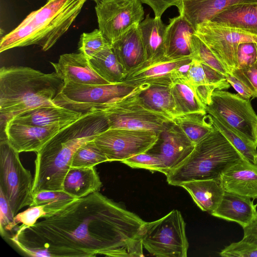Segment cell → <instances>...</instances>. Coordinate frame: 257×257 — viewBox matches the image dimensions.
I'll list each match as a JSON object with an SVG mask.
<instances>
[{"label": "cell", "mask_w": 257, "mask_h": 257, "mask_svg": "<svg viewBox=\"0 0 257 257\" xmlns=\"http://www.w3.org/2000/svg\"><path fill=\"white\" fill-rule=\"evenodd\" d=\"M144 222L96 192L32 225H21L10 239L32 256H142Z\"/></svg>", "instance_id": "cell-1"}, {"label": "cell", "mask_w": 257, "mask_h": 257, "mask_svg": "<svg viewBox=\"0 0 257 257\" xmlns=\"http://www.w3.org/2000/svg\"><path fill=\"white\" fill-rule=\"evenodd\" d=\"M109 128L102 111L85 112L61 129L37 152L33 178L34 194L45 190L63 191V183L77 149Z\"/></svg>", "instance_id": "cell-2"}, {"label": "cell", "mask_w": 257, "mask_h": 257, "mask_svg": "<svg viewBox=\"0 0 257 257\" xmlns=\"http://www.w3.org/2000/svg\"><path fill=\"white\" fill-rule=\"evenodd\" d=\"M64 81L55 72L44 73L26 66L3 67L0 69V125L31 109L57 106L53 99Z\"/></svg>", "instance_id": "cell-3"}, {"label": "cell", "mask_w": 257, "mask_h": 257, "mask_svg": "<svg viewBox=\"0 0 257 257\" xmlns=\"http://www.w3.org/2000/svg\"><path fill=\"white\" fill-rule=\"evenodd\" d=\"M87 1H47L1 38L0 52L32 45L48 50L68 30Z\"/></svg>", "instance_id": "cell-4"}, {"label": "cell", "mask_w": 257, "mask_h": 257, "mask_svg": "<svg viewBox=\"0 0 257 257\" xmlns=\"http://www.w3.org/2000/svg\"><path fill=\"white\" fill-rule=\"evenodd\" d=\"M242 158L214 126L212 132L195 145L185 161L166 175L167 181L171 185L180 186L194 180L219 179L224 170Z\"/></svg>", "instance_id": "cell-5"}, {"label": "cell", "mask_w": 257, "mask_h": 257, "mask_svg": "<svg viewBox=\"0 0 257 257\" xmlns=\"http://www.w3.org/2000/svg\"><path fill=\"white\" fill-rule=\"evenodd\" d=\"M136 87L130 93L114 98L97 110L104 113L110 128L146 130L160 135L173 122L174 118L150 108Z\"/></svg>", "instance_id": "cell-6"}, {"label": "cell", "mask_w": 257, "mask_h": 257, "mask_svg": "<svg viewBox=\"0 0 257 257\" xmlns=\"http://www.w3.org/2000/svg\"><path fill=\"white\" fill-rule=\"evenodd\" d=\"M143 247L159 257H186L189 243L181 212L173 209L161 218L145 222L141 228Z\"/></svg>", "instance_id": "cell-7"}, {"label": "cell", "mask_w": 257, "mask_h": 257, "mask_svg": "<svg viewBox=\"0 0 257 257\" xmlns=\"http://www.w3.org/2000/svg\"><path fill=\"white\" fill-rule=\"evenodd\" d=\"M19 154L6 137L0 142V191L7 199L14 216L33 202V179L23 165Z\"/></svg>", "instance_id": "cell-8"}, {"label": "cell", "mask_w": 257, "mask_h": 257, "mask_svg": "<svg viewBox=\"0 0 257 257\" xmlns=\"http://www.w3.org/2000/svg\"><path fill=\"white\" fill-rule=\"evenodd\" d=\"M206 111L207 114L223 121L236 133L257 145V114L250 99L238 94L215 90L210 103L206 105Z\"/></svg>", "instance_id": "cell-9"}, {"label": "cell", "mask_w": 257, "mask_h": 257, "mask_svg": "<svg viewBox=\"0 0 257 257\" xmlns=\"http://www.w3.org/2000/svg\"><path fill=\"white\" fill-rule=\"evenodd\" d=\"M136 87L123 82L106 84H85L69 82L53 99L57 105L85 113L98 109L112 99L124 96Z\"/></svg>", "instance_id": "cell-10"}, {"label": "cell", "mask_w": 257, "mask_h": 257, "mask_svg": "<svg viewBox=\"0 0 257 257\" xmlns=\"http://www.w3.org/2000/svg\"><path fill=\"white\" fill-rule=\"evenodd\" d=\"M160 135L150 130L108 128L94 140L108 162L120 161L145 153L158 141Z\"/></svg>", "instance_id": "cell-11"}, {"label": "cell", "mask_w": 257, "mask_h": 257, "mask_svg": "<svg viewBox=\"0 0 257 257\" xmlns=\"http://www.w3.org/2000/svg\"><path fill=\"white\" fill-rule=\"evenodd\" d=\"M194 58L193 56L173 57L166 54L149 57L131 68L122 82L142 89L156 86H170L183 74L181 67Z\"/></svg>", "instance_id": "cell-12"}, {"label": "cell", "mask_w": 257, "mask_h": 257, "mask_svg": "<svg viewBox=\"0 0 257 257\" xmlns=\"http://www.w3.org/2000/svg\"><path fill=\"white\" fill-rule=\"evenodd\" d=\"M196 35L205 44L229 73L237 69V51L239 44L254 42L257 36L210 21L202 22L195 28Z\"/></svg>", "instance_id": "cell-13"}, {"label": "cell", "mask_w": 257, "mask_h": 257, "mask_svg": "<svg viewBox=\"0 0 257 257\" xmlns=\"http://www.w3.org/2000/svg\"><path fill=\"white\" fill-rule=\"evenodd\" d=\"M95 10L98 29L111 44L144 19L140 0H102Z\"/></svg>", "instance_id": "cell-14"}, {"label": "cell", "mask_w": 257, "mask_h": 257, "mask_svg": "<svg viewBox=\"0 0 257 257\" xmlns=\"http://www.w3.org/2000/svg\"><path fill=\"white\" fill-rule=\"evenodd\" d=\"M194 146V144L172 124L160 135L158 141L147 152L159 158L169 173L185 161Z\"/></svg>", "instance_id": "cell-15"}, {"label": "cell", "mask_w": 257, "mask_h": 257, "mask_svg": "<svg viewBox=\"0 0 257 257\" xmlns=\"http://www.w3.org/2000/svg\"><path fill=\"white\" fill-rule=\"evenodd\" d=\"M66 127V126H65ZM65 127H40L11 120L7 123L3 135L19 153L38 152L54 135Z\"/></svg>", "instance_id": "cell-16"}, {"label": "cell", "mask_w": 257, "mask_h": 257, "mask_svg": "<svg viewBox=\"0 0 257 257\" xmlns=\"http://www.w3.org/2000/svg\"><path fill=\"white\" fill-rule=\"evenodd\" d=\"M55 73L64 81L85 84H110L100 76L91 67L89 59L82 53H66L57 63L50 62Z\"/></svg>", "instance_id": "cell-17"}, {"label": "cell", "mask_w": 257, "mask_h": 257, "mask_svg": "<svg viewBox=\"0 0 257 257\" xmlns=\"http://www.w3.org/2000/svg\"><path fill=\"white\" fill-rule=\"evenodd\" d=\"M220 180L225 191L257 199V165L241 159L224 170Z\"/></svg>", "instance_id": "cell-18"}, {"label": "cell", "mask_w": 257, "mask_h": 257, "mask_svg": "<svg viewBox=\"0 0 257 257\" xmlns=\"http://www.w3.org/2000/svg\"><path fill=\"white\" fill-rule=\"evenodd\" d=\"M84 113L59 105L45 106L26 111L11 120L40 127H65Z\"/></svg>", "instance_id": "cell-19"}, {"label": "cell", "mask_w": 257, "mask_h": 257, "mask_svg": "<svg viewBox=\"0 0 257 257\" xmlns=\"http://www.w3.org/2000/svg\"><path fill=\"white\" fill-rule=\"evenodd\" d=\"M251 3H257V0H182L177 7L180 15L195 29L197 25L211 21L231 6Z\"/></svg>", "instance_id": "cell-20"}, {"label": "cell", "mask_w": 257, "mask_h": 257, "mask_svg": "<svg viewBox=\"0 0 257 257\" xmlns=\"http://www.w3.org/2000/svg\"><path fill=\"white\" fill-rule=\"evenodd\" d=\"M195 33V29L181 15L170 19L165 36L166 55L173 57L194 56L192 38Z\"/></svg>", "instance_id": "cell-21"}, {"label": "cell", "mask_w": 257, "mask_h": 257, "mask_svg": "<svg viewBox=\"0 0 257 257\" xmlns=\"http://www.w3.org/2000/svg\"><path fill=\"white\" fill-rule=\"evenodd\" d=\"M211 214L236 222L243 228L257 218L256 204L250 198L225 191L219 205Z\"/></svg>", "instance_id": "cell-22"}, {"label": "cell", "mask_w": 257, "mask_h": 257, "mask_svg": "<svg viewBox=\"0 0 257 257\" xmlns=\"http://www.w3.org/2000/svg\"><path fill=\"white\" fill-rule=\"evenodd\" d=\"M139 25L132 27L111 44L112 49L125 75L131 68L146 59L145 49L139 31Z\"/></svg>", "instance_id": "cell-23"}, {"label": "cell", "mask_w": 257, "mask_h": 257, "mask_svg": "<svg viewBox=\"0 0 257 257\" xmlns=\"http://www.w3.org/2000/svg\"><path fill=\"white\" fill-rule=\"evenodd\" d=\"M210 22L257 36V3L231 6L215 16Z\"/></svg>", "instance_id": "cell-24"}, {"label": "cell", "mask_w": 257, "mask_h": 257, "mask_svg": "<svg viewBox=\"0 0 257 257\" xmlns=\"http://www.w3.org/2000/svg\"><path fill=\"white\" fill-rule=\"evenodd\" d=\"M180 186L189 193L202 211L210 214L218 206L225 192L220 178L191 181Z\"/></svg>", "instance_id": "cell-25"}, {"label": "cell", "mask_w": 257, "mask_h": 257, "mask_svg": "<svg viewBox=\"0 0 257 257\" xmlns=\"http://www.w3.org/2000/svg\"><path fill=\"white\" fill-rule=\"evenodd\" d=\"M102 185L94 166L71 167L64 178L63 191L78 199L99 192Z\"/></svg>", "instance_id": "cell-26"}, {"label": "cell", "mask_w": 257, "mask_h": 257, "mask_svg": "<svg viewBox=\"0 0 257 257\" xmlns=\"http://www.w3.org/2000/svg\"><path fill=\"white\" fill-rule=\"evenodd\" d=\"M144 45L146 59L165 54V36L166 26L161 17L151 18L147 15L138 26Z\"/></svg>", "instance_id": "cell-27"}, {"label": "cell", "mask_w": 257, "mask_h": 257, "mask_svg": "<svg viewBox=\"0 0 257 257\" xmlns=\"http://www.w3.org/2000/svg\"><path fill=\"white\" fill-rule=\"evenodd\" d=\"M172 124L195 145L214 128L210 115L207 113L180 114L174 117Z\"/></svg>", "instance_id": "cell-28"}, {"label": "cell", "mask_w": 257, "mask_h": 257, "mask_svg": "<svg viewBox=\"0 0 257 257\" xmlns=\"http://www.w3.org/2000/svg\"><path fill=\"white\" fill-rule=\"evenodd\" d=\"M171 88L180 114L207 113L206 105L199 99L185 74L177 78Z\"/></svg>", "instance_id": "cell-29"}, {"label": "cell", "mask_w": 257, "mask_h": 257, "mask_svg": "<svg viewBox=\"0 0 257 257\" xmlns=\"http://www.w3.org/2000/svg\"><path fill=\"white\" fill-rule=\"evenodd\" d=\"M94 70L110 84L123 81L125 73L114 54L111 44L89 59Z\"/></svg>", "instance_id": "cell-30"}, {"label": "cell", "mask_w": 257, "mask_h": 257, "mask_svg": "<svg viewBox=\"0 0 257 257\" xmlns=\"http://www.w3.org/2000/svg\"><path fill=\"white\" fill-rule=\"evenodd\" d=\"M141 89L140 95L152 109L174 118L180 115L177 109L171 86H151Z\"/></svg>", "instance_id": "cell-31"}, {"label": "cell", "mask_w": 257, "mask_h": 257, "mask_svg": "<svg viewBox=\"0 0 257 257\" xmlns=\"http://www.w3.org/2000/svg\"><path fill=\"white\" fill-rule=\"evenodd\" d=\"M210 117L214 126L227 139L243 158L257 165V145L236 133L223 121L211 115Z\"/></svg>", "instance_id": "cell-32"}, {"label": "cell", "mask_w": 257, "mask_h": 257, "mask_svg": "<svg viewBox=\"0 0 257 257\" xmlns=\"http://www.w3.org/2000/svg\"><path fill=\"white\" fill-rule=\"evenodd\" d=\"M76 199L63 191L45 190L34 194L33 202L30 206H43L46 216H48Z\"/></svg>", "instance_id": "cell-33"}, {"label": "cell", "mask_w": 257, "mask_h": 257, "mask_svg": "<svg viewBox=\"0 0 257 257\" xmlns=\"http://www.w3.org/2000/svg\"><path fill=\"white\" fill-rule=\"evenodd\" d=\"M94 140L86 143L77 149L73 156L71 167H93L98 164L108 162Z\"/></svg>", "instance_id": "cell-34"}, {"label": "cell", "mask_w": 257, "mask_h": 257, "mask_svg": "<svg viewBox=\"0 0 257 257\" xmlns=\"http://www.w3.org/2000/svg\"><path fill=\"white\" fill-rule=\"evenodd\" d=\"M110 44L102 32L97 29L91 32L81 34L78 50L89 59Z\"/></svg>", "instance_id": "cell-35"}, {"label": "cell", "mask_w": 257, "mask_h": 257, "mask_svg": "<svg viewBox=\"0 0 257 257\" xmlns=\"http://www.w3.org/2000/svg\"><path fill=\"white\" fill-rule=\"evenodd\" d=\"M195 58L224 75L229 73L209 48L195 33L192 38Z\"/></svg>", "instance_id": "cell-36"}, {"label": "cell", "mask_w": 257, "mask_h": 257, "mask_svg": "<svg viewBox=\"0 0 257 257\" xmlns=\"http://www.w3.org/2000/svg\"><path fill=\"white\" fill-rule=\"evenodd\" d=\"M121 162L132 168L159 171L166 176L169 173L168 170L159 158L147 152L136 155Z\"/></svg>", "instance_id": "cell-37"}, {"label": "cell", "mask_w": 257, "mask_h": 257, "mask_svg": "<svg viewBox=\"0 0 257 257\" xmlns=\"http://www.w3.org/2000/svg\"><path fill=\"white\" fill-rule=\"evenodd\" d=\"M219 254L223 257H257V246L241 239L226 246Z\"/></svg>", "instance_id": "cell-38"}, {"label": "cell", "mask_w": 257, "mask_h": 257, "mask_svg": "<svg viewBox=\"0 0 257 257\" xmlns=\"http://www.w3.org/2000/svg\"><path fill=\"white\" fill-rule=\"evenodd\" d=\"M257 61V44L244 42L239 44L237 51V69L250 66Z\"/></svg>", "instance_id": "cell-39"}, {"label": "cell", "mask_w": 257, "mask_h": 257, "mask_svg": "<svg viewBox=\"0 0 257 257\" xmlns=\"http://www.w3.org/2000/svg\"><path fill=\"white\" fill-rule=\"evenodd\" d=\"M257 97V63L242 69H236L231 73Z\"/></svg>", "instance_id": "cell-40"}, {"label": "cell", "mask_w": 257, "mask_h": 257, "mask_svg": "<svg viewBox=\"0 0 257 257\" xmlns=\"http://www.w3.org/2000/svg\"><path fill=\"white\" fill-rule=\"evenodd\" d=\"M14 217L7 199L0 191V232L2 236H5L7 231L12 230L15 227Z\"/></svg>", "instance_id": "cell-41"}, {"label": "cell", "mask_w": 257, "mask_h": 257, "mask_svg": "<svg viewBox=\"0 0 257 257\" xmlns=\"http://www.w3.org/2000/svg\"><path fill=\"white\" fill-rule=\"evenodd\" d=\"M46 215L43 206H30L28 209L15 216L14 224L15 226L19 223H22L23 226H29L34 224L39 219L44 218Z\"/></svg>", "instance_id": "cell-42"}, {"label": "cell", "mask_w": 257, "mask_h": 257, "mask_svg": "<svg viewBox=\"0 0 257 257\" xmlns=\"http://www.w3.org/2000/svg\"><path fill=\"white\" fill-rule=\"evenodd\" d=\"M186 76L193 88L200 85H209L202 63L197 59L192 60Z\"/></svg>", "instance_id": "cell-43"}, {"label": "cell", "mask_w": 257, "mask_h": 257, "mask_svg": "<svg viewBox=\"0 0 257 257\" xmlns=\"http://www.w3.org/2000/svg\"><path fill=\"white\" fill-rule=\"evenodd\" d=\"M142 3L149 5L153 10L155 17H161L164 12L170 7L177 6L178 0H140Z\"/></svg>", "instance_id": "cell-44"}, {"label": "cell", "mask_w": 257, "mask_h": 257, "mask_svg": "<svg viewBox=\"0 0 257 257\" xmlns=\"http://www.w3.org/2000/svg\"><path fill=\"white\" fill-rule=\"evenodd\" d=\"M225 76L227 81L238 94L246 99H250V97H252V94L250 90L231 73H228Z\"/></svg>", "instance_id": "cell-45"}, {"label": "cell", "mask_w": 257, "mask_h": 257, "mask_svg": "<svg viewBox=\"0 0 257 257\" xmlns=\"http://www.w3.org/2000/svg\"><path fill=\"white\" fill-rule=\"evenodd\" d=\"M194 89L199 99L205 105L210 103L212 94L216 90L214 87L209 85L198 86Z\"/></svg>", "instance_id": "cell-46"}, {"label": "cell", "mask_w": 257, "mask_h": 257, "mask_svg": "<svg viewBox=\"0 0 257 257\" xmlns=\"http://www.w3.org/2000/svg\"><path fill=\"white\" fill-rule=\"evenodd\" d=\"M243 229L244 234L242 239L257 246V218Z\"/></svg>", "instance_id": "cell-47"}, {"label": "cell", "mask_w": 257, "mask_h": 257, "mask_svg": "<svg viewBox=\"0 0 257 257\" xmlns=\"http://www.w3.org/2000/svg\"><path fill=\"white\" fill-rule=\"evenodd\" d=\"M94 1V2L96 3V4H99L101 1H102V0H93Z\"/></svg>", "instance_id": "cell-48"}, {"label": "cell", "mask_w": 257, "mask_h": 257, "mask_svg": "<svg viewBox=\"0 0 257 257\" xmlns=\"http://www.w3.org/2000/svg\"><path fill=\"white\" fill-rule=\"evenodd\" d=\"M255 134H256V137L257 139V124H256V128H255Z\"/></svg>", "instance_id": "cell-49"}, {"label": "cell", "mask_w": 257, "mask_h": 257, "mask_svg": "<svg viewBox=\"0 0 257 257\" xmlns=\"http://www.w3.org/2000/svg\"><path fill=\"white\" fill-rule=\"evenodd\" d=\"M178 1H182V0H178Z\"/></svg>", "instance_id": "cell-50"}, {"label": "cell", "mask_w": 257, "mask_h": 257, "mask_svg": "<svg viewBox=\"0 0 257 257\" xmlns=\"http://www.w3.org/2000/svg\"><path fill=\"white\" fill-rule=\"evenodd\" d=\"M256 63H257V61H256Z\"/></svg>", "instance_id": "cell-51"}]
</instances>
